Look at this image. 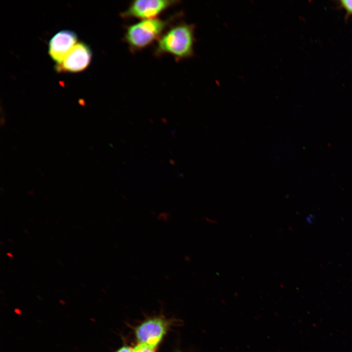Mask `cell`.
Here are the masks:
<instances>
[{
  "mask_svg": "<svg viewBox=\"0 0 352 352\" xmlns=\"http://www.w3.org/2000/svg\"><path fill=\"white\" fill-rule=\"evenodd\" d=\"M174 0H136L121 13L124 18H135L142 20L156 18L169 7L179 2Z\"/></svg>",
  "mask_w": 352,
  "mask_h": 352,
  "instance_id": "obj_4",
  "label": "cell"
},
{
  "mask_svg": "<svg viewBox=\"0 0 352 352\" xmlns=\"http://www.w3.org/2000/svg\"><path fill=\"white\" fill-rule=\"evenodd\" d=\"M155 348L141 344H138L134 348V352H155Z\"/></svg>",
  "mask_w": 352,
  "mask_h": 352,
  "instance_id": "obj_8",
  "label": "cell"
},
{
  "mask_svg": "<svg viewBox=\"0 0 352 352\" xmlns=\"http://www.w3.org/2000/svg\"><path fill=\"white\" fill-rule=\"evenodd\" d=\"M339 7L346 12V16H352V0H341L338 1Z\"/></svg>",
  "mask_w": 352,
  "mask_h": 352,
  "instance_id": "obj_7",
  "label": "cell"
},
{
  "mask_svg": "<svg viewBox=\"0 0 352 352\" xmlns=\"http://www.w3.org/2000/svg\"><path fill=\"white\" fill-rule=\"evenodd\" d=\"M115 352H134V348L127 346H124L117 350Z\"/></svg>",
  "mask_w": 352,
  "mask_h": 352,
  "instance_id": "obj_9",
  "label": "cell"
},
{
  "mask_svg": "<svg viewBox=\"0 0 352 352\" xmlns=\"http://www.w3.org/2000/svg\"><path fill=\"white\" fill-rule=\"evenodd\" d=\"M168 23L157 18L142 20L127 27L124 39L132 51L141 50L158 40Z\"/></svg>",
  "mask_w": 352,
  "mask_h": 352,
  "instance_id": "obj_2",
  "label": "cell"
},
{
  "mask_svg": "<svg viewBox=\"0 0 352 352\" xmlns=\"http://www.w3.org/2000/svg\"><path fill=\"white\" fill-rule=\"evenodd\" d=\"M89 47L84 43H77L69 51L63 61L56 64L55 69L58 72H78L85 70L91 59Z\"/></svg>",
  "mask_w": 352,
  "mask_h": 352,
  "instance_id": "obj_5",
  "label": "cell"
},
{
  "mask_svg": "<svg viewBox=\"0 0 352 352\" xmlns=\"http://www.w3.org/2000/svg\"><path fill=\"white\" fill-rule=\"evenodd\" d=\"M77 37L74 32L67 30L59 31L50 40L49 54L57 64H59L77 44Z\"/></svg>",
  "mask_w": 352,
  "mask_h": 352,
  "instance_id": "obj_6",
  "label": "cell"
},
{
  "mask_svg": "<svg viewBox=\"0 0 352 352\" xmlns=\"http://www.w3.org/2000/svg\"><path fill=\"white\" fill-rule=\"evenodd\" d=\"M195 26L180 23L173 26L162 34L157 41L155 54H169L176 60L191 57L194 53Z\"/></svg>",
  "mask_w": 352,
  "mask_h": 352,
  "instance_id": "obj_1",
  "label": "cell"
},
{
  "mask_svg": "<svg viewBox=\"0 0 352 352\" xmlns=\"http://www.w3.org/2000/svg\"></svg>",
  "mask_w": 352,
  "mask_h": 352,
  "instance_id": "obj_10",
  "label": "cell"
},
{
  "mask_svg": "<svg viewBox=\"0 0 352 352\" xmlns=\"http://www.w3.org/2000/svg\"><path fill=\"white\" fill-rule=\"evenodd\" d=\"M170 322L162 317L150 318L135 329L138 344L155 348L159 344L170 326Z\"/></svg>",
  "mask_w": 352,
  "mask_h": 352,
  "instance_id": "obj_3",
  "label": "cell"
}]
</instances>
